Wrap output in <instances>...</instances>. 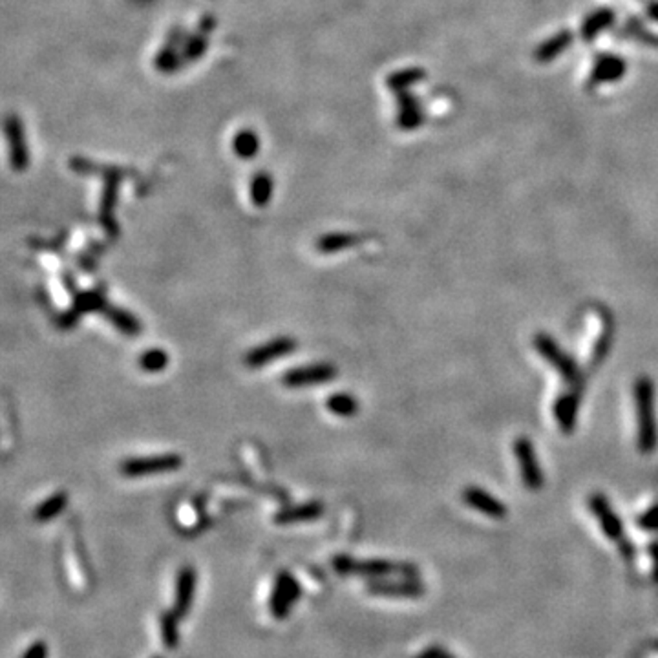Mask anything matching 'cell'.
Returning a JSON list of instances; mask_svg holds the SVG:
<instances>
[{
    "label": "cell",
    "instance_id": "cell-1",
    "mask_svg": "<svg viewBox=\"0 0 658 658\" xmlns=\"http://www.w3.org/2000/svg\"><path fill=\"white\" fill-rule=\"evenodd\" d=\"M635 408L638 450L642 454H651L658 445V424L655 413V384L645 375L635 380Z\"/></svg>",
    "mask_w": 658,
    "mask_h": 658
},
{
    "label": "cell",
    "instance_id": "cell-2",
    "mask_svg": "<svg viewBox=\"0 0 658 658\" xmlns=\"http://www.w3.org/2000/svg\"><path fill=\"white\" fill-rule=\"evenodd\" d=\"M333 567L338 574L368 578H419V568L408 562H389V559H355L348 555L333 558Z\"/></svg>",
    "mask_w": 658,
    "mask_h": 658
},
{
    "label": "cell",
    "instance_id": "cell-3",
    "mask_svg": "<svg viewBox=\"0 0 658 658\" xmlns=\"http://www.w3.org/2000/svg\"><path fill=\"white\" fill-rule=\"evenodd\" d=\"M534 348L564 377L565 382L571 384V386H580L582 377H580V368H578L576 360L567 355L552 336L547 335V333H538L534 336Z\"/></svg>",
    "mask_w": 658,
    "mask_h": 658
},
{
    "label": "cell",
    "instance_id": "cell-4",
    "mask_svg": "<svg viewBox=\"0 0 658 658\" xmlns=\"http://www.w3.org/2000/svg\"><path fill=\"white\" fill-rule=\"evenodd\" d=\"M183 466V457L180 454L150 455V457H132L121 463L119 470L127 478H145L156 473L176 472Z\"/></svg>",
    "mask_w": 658,
    "mask_h": 658
},
{
    "label": "cell",
    "instance_id": "cell-5",
    "mask_svg": "<svg viewBox=\"0 0 658 658\" xmlns=\"http://www.w3.org/2000/svg\"><path fill=\"white\" fill-rule=\"evenodd\" d=\"M300 594H302V589L293 574H289L287 571L276 574L275 587L269 600L271 615L275 616L276 620H285L291 613V607L299 601Z\"/></svg>",
    "mask_w": 658,
    "mask_h": 658
},
{
    "label": "cell",
    "instance_id": "cell-6",
    "mask_svg": "<svg viewBox=\"0 0 658 658\" xmlns=\"http://www.w3.org/2000/svg\"><path fill=\"white\" fill-rule=\"evenodd\" d=\"M514 454H516L517 464H520V473L521 481L529 490H540L543 487V470H541L538 457H536V450L532 446L531 439L525 436L517 437L514 443Z\"/></svg>",
    "mask_w": 658,
    "mask_h": 658
},
{
    "label": "cell",
    "instance_id": "cell-7",
    "mask_svg": "<svg viewBox=\"0 0 658 658\" xmlns=\"http://www.w3.org/2000/svg\"><path fill=\"white\" fill-rule=\"evenodd\" d=\"M336 368L329 362H317V364L302 366L289 370L282 377L285 388H308V386H318V384L331 382L336 377Z\"/></svg>",
    "mask_w": 658,
    "mask_h": 658
},
{
    "label": "cell",
    "instance_id": "cell-8",
    "mask_svg": "<svg viewBox=\"0 0 658 658\" xmlns=\"http://www.w3.org/2000/svg\"><path fill=\"white\" fill-rule=\"evenodd\" d=\"M294 350H296V341H294V338H291V336H276L273 341L266 342V344H262V346L249 351L245 355V359H243V362H245L247 368L258 370V368H264V366L273 362V360H278L282 359V357L291 355Z\"/></svg>",
    "mask_w": 658,
    "mask_h": 658
},
{
    "label": "cell",
    "instance_id": "cell-9",
    "mask_svg": "<svg viewBox=\"0 0 658 658\" xmlns=\"http://www.w3.org/2000/svg\"><path fill=\"white\" fill-rule=\"evenodd\" d=\"M625 70H627V66H625V61L620 55H615V53H600V55H596V59H594V64H592L587 88L589 90H594L598 86L607 85V83L620 81L622 77L625 76Z\"/></svg>",
    "mask_w": 658,
    "mask_h": 658
},
{
    "label": "cell",
    "instance_id": "cell-10",
    "mask_svg": "<svg viewBox=\"0 0 658 658\" xmlns=\"http://www.w3.org/2000/svg\"><path fill=\"white\" fill-rule=\"evenodd\" d=\"M366 591L375 596L395 598H417L424 594V585L419 578H401V580H377L366 585Z\"/></svg>",
    "mask_w": 658,
    "mask_h": 658
},
{
    "label": "cell",
    "instance_id": "cell-11",
    "mask_svg": "<svg viewBox=\"0 0 658 658\" xmlns=\"http://www.w3.org/2000/svg\"><path fill=\"white\" fill-rule=\"evenodd\" d=\"M196 583H198V574L196 568L185 565L181 567L176 578V596H174V613L180 618H185L192 609L194 603V594H196Z\"/></svg>",
    "mask_w": 658,
    "mask_h": 658
},
{
    "label": "cell",
    "instance_id": "cell-12",
    "mask_svg": "<svg viewBox=\"0 0 658 658\" xmlns=\"http://www.w3.org/2000/svg\"><path fill=\"white\" fill-rule=\"evenodd\" d=\"M589 507H591L592 514H594V517L598 520V523H600L603 534H606L609 540L620 543L622 536H624V527H622L620 517L616 516V512L611 508L606 496L592 494L591 499H589Z\"/></svg>",
    "mask_w": 658,
    "mask_h": 658
},
{
    "label": "cell",
    "instance_id": "cell-13",
    "mask_svg": "<svg viewBox=\"0 0 658 658\" xmlns=\"http://www.w3.org/2000/svg\"><path fill=\"white\" fill-rule=\"evenodd\" d=\"M463 501L469 505V507L475 508L478 512L485 514L488 517H494V520H503V517H507V507H505V503L499 501L497 497H494L492 494L483 490V488L478 487H469L463 490Z\"/></svg>",
    "mask_w": 658,
    "mask_h": 658
},
{
    "label": "cell",
    "instance_id": "cell-14",
    "mask_svg": "<svg viewBox=\"0 0 658 658\" xmlns=\"http://www.w3.org/2000/svg\"><path fill=\"white\" fill-rule=\"evenodd\" d=\"M573 41L574 35L568 29H562V31L555 34L541 44H538V48L532 53V57H534L538 64H549V62L556 61L562 53L567 52L568 48L573 46Z\"/></svg>",
    "mask_w": 658,
    "mask_h": 658
},
{
    "label": "cell",
    "instance_id": "cell-15",
    "mask_svg": "<svg viewBox=\"0 0 658 658\" xmlns=\"http://www.w3.org/2000/svg\"><path fill=\"white\" fill-rule=\"evenodd\" d=\"M578 408H580V386L564 393L555 403V417L564 434H571L576 427Z\"/></svg>",
    "mask_w": 658,
    "mask_h": 658
},
{
    "label": "cell",
    "instance_id": "cell-16",
    "mask_svg": "<svg viewBox=\"0 0 658 658\" xmlns=\"http://www.w3.org/2000/svg\"><path fill=\"white\" fill-rule=\"evenodd\" d=\"M616 13L611 8H598V10L591 11V13L583 19L582 26H580V37L583 41H594L600 34H603L606 29H609L615 24Z\"/></svg>",
    "mask_w": 658,
    "mask_h": 658
},
{
    "label": "cell",
    "instance_id": "cell-17",
    "mask_svg": "<svg viewBox=\"0 0 658 658\" xmlns=\"http://www.w3.org/2000/svg\"><path fill=\"white\" fill-rule=\"evenodd\" d=\"M424 123V112L421 103L412 94L401 92L399 94V127L404 130H413Z\"/></svg>",
    "mask_w": 658,
    "mask_h": 658
},
{
    "label": "cell",
    "instance_id": "cell-18",
    "mask_svg": "<svg viewBox=\"0 0 658 658\" xmlns=\"http://www.w3.org/2000/svg\"><path fill=\"white\" fill-rule=\"evenodd\" d=\"M324 514V505L318 501H309L296 507L284 508L275 516V523L278 525H291V523H302V521H315Z\"/></svg>",
    "mask_w": 658,
    "mask_h": 658
},
{
    "label": "cell",
    "instance_id": "cell-19",
    "mask_svg": "<svg viewBox=\"0 0 658 658\" xmlns=\"http://www.w3.org/2000/svg\"><path fill=\"white\" fill-rule=\"evenodd\" d=\"M362 242H364V236L357 232H329L326 236L318 238L315 247L322 255H333V252L346 251L350 247L359 245Z\"/></svg>",
    "mask_w": 658,
    "mask_h": 658
},
{
    "label": "cell",
    "instance_id": "cell-20",
    "mask_svg": "<svg viewBox=\"0 0 658 658\" xmlns=\"http://www.w3.org/2000/svg\"><path fill=\"white\" fill-rule=\"evenodd\" d=\"M618 35L624 38H629V41H635V43L642 44V46L658 50V35L649 31L642 24V20L636 19V17H629V19L625 20L624 26L618 29Z\"/></svg>",
    "mask_w": 658,
    "mask_h": 658
},
{
    "label": "cell",
    "instance_id": "cell-21",
    "mask_svg": "<svg viewBox=\"0 0 658 658\" xmlns=\"http://www.w3.org/2000/svg\"><path fill=\"white\" fill-rule=\"evenodd\" d=\"M68 507V494L64 490L61 492H55L53 496H50L46 501H43L35 508L34 517L35 521L38 523H44V521H50L53 517H57L59 514H62V510Z\"/></svg>",
    "mask_w": 658,
    "mask_h": 658
},
{
    "label": "cell",
    "instance_id": "cell-22",
    "mask_svg": "<svg viewBox=\"0 0 658 658\" xmlns=\"http://www.w3.org/2000/svg\"><path fill=\"white\" fill-rule=\"evenodd\" d=\"M327 410L336 417H355L359 413V401L351 393L338 392L326 401Z\"/></svg>",
    "mask_w": 658,
    "mask_h": 658
},
{
    "label": "cell",
    "instance_id": "cell-23",
    "mask_svg": "<svg viewBox=\"0 0 658 658\" xmlns=\"http://www.w3.org/2000/svg\"><path fill=\"white\" fill-rule=\"evenodd\" d=\"M104 313H106V317L115 327H117L119 331L124 333L128 336H136L141 333V324L134 315L130 313L123 311V309L119 308H103Z\"/></svg>",
    "mask_w": 658,
    "mask_h": 658
},
{
    "label": "cell",
    "instance_id": "cell-24",
    "mask_svg": "<svg viewBox=\"0 0 658 658\" xmlns=\"http://www.w3.org/2000/svg\"><path fill=\"white\" fill-rule=\"evenodd\" d=\"M169 353L162 348H150V350L143 351L141 357H139V368L145 373H162V371L166 370V366H169Z\"/></svg>",
    "mask_w": 658,
    "mask_h": 658
},
{
    "label": "cell",
    "instance_id": "cell-25",
    "mask_svg": "<svg viewBox=\"0 0 658 658\" xmlns=\"http://www.w3.org/2000/svg\"><path fill=\"white\" fill-rule=\"evenodd\" d=\"M180 616L176 615L174 609L171 611H165L159 618V624H162V638L163 644L169 651H174L180 645V629H178V624H180Z\"/></svg>",
    "mask_w": 658,
    "mask_h": 658
},
{
    "label": "cell",
    "instance_id": "cell-26",
    "mask_svg": "<svg viewBox=\"0 0 658 658\" xmlns=\"http://www.w3.org/2000/svg\"><path fill=\"white\" fill-rule=\"evenodd\" d=\"M424 76H427V73H424L421 68H412V70H404V71H399V73H393V76L388 79V85L392 90L404 92L412 85H415V83H419L421 79H424Z\"/></svg>",
    "mask_w": 658,
    "mask_h": 658
},
{
    "label": "cell",
    "instance_id": "cell-27",
    "mask_svg": "<svg viewBox=\"0 0 658 658\" xmlns=\"http://www.w3.org/2000/svg\"><path fill=\"white\" fill-rule=\"evenodd\" d=\"M271 194H273V181H271L269 174H258L252 181V201L256 207H266L269 203Z\"/></svg>",
    "mask_w": 658,
    "mask_h": 658
},
{
    "label": "cell",
    "instance_id": "cell-28",
    "mask_svg": "<svg viewBox=\"0 0 658 658\" xmlns=\"http://www.w3.org/2000/svg\"><path fill=\"white\" fill-rule=\"evenodd\" d=\"M236 152L242 157H251L255 156L256 150H258V143H256L255 136L251 134H242L240 138L236 139Z\"/></svg>",
    "mask_w": 658,
    "mask_h": 658
},
{
    "label": "cell",
    "instance_id": "cell-29",
    "mask_svg": "<svg viewBox=\"0 0 658 658\" xmlns=\"http://www.w3.org/2000/svg\"><path fill=\"white\" fill-rule=\"evenodd\" d=\"M611 346V331H609V327H607L606 331L601 333V336L598 338V344L592 351V364H598L603 360V357L607 355V350Z\"/></svg>",
    "mask_w": 658,
    "mask_h": 658
},
{
    "label": "cell",
    "instance_id": "cell-30",
    "mask_svg": "<svg viewBox=\"0 0 658 658\" xmlns=\"http://www.w3.org/2000/svg\"><path fill=\"white\" fill-rule=\"evenodd\" d=\"M638 525L644 529V531H658V505L649 508L648 512H644L638 520Z\"/></svg>",
    "mask_w": 658,
    "mask_h": 658
},
{
    "label": "cell",
    "instance_id": "cell-31",
    "mask_svg": "<svg viewBox=\"0 0 658 658\" xmlns=\"http://www.w3.org/2000/svg\"><path fill=\"white\" fill-rule=\"evenodd\" d=\"M22 658H48V644L44 640H37L24 651Z\"/></svg>",
    "mask_w": 658,
    "mask_h": 658
},
{
    "label": "cell",
    "instance_id": "cell-32",
    "mask_svg": "<svg viewBox=\"0 0 658 658\" xmlns=\"http://www.w3.org/2000/svg\"><path fill=\"white\" fill-rule=\"evenodd\" d=\"M413 658H454V657H452L448 651H445L443 648H430V649L422 651V653H419L417 657H413Z\"/></svg>",
    "mask_w": 658,
    "mask_h": 658
},
{
    "label": "cell",
    "instance_id": "cell-33",
    "mask_svg": "<svg viewBox=\"0 0 658 658\" xmlns=\"http://www.w3.org/2000/svg\"><path fill=\"white\" fill-rule=\"evenodd\" d=\"M645 13H648L649 19L658 22V0H649L645 4Z\"/></svg>",
    "mask_w": 658,
    "mask_h": 658
},
{
    "label": "cell",
    "instance_id": "cell-34",
    "mask_svg": "<svg viewBox=\"0 0 658 658\" xmlns=\"http://www.w3.org/2000/svg\"><path fill=\"white\" fill-rule=\"evenodd\" d=\"M651 555H653L655 568H657V578H658V545H653V547H651Z\"/></svg>",
    "mask_w": 658,
    "mask_h": 658
},
{
    "label": "cell",
    "instance_id": "cell-35",
    "mask_svg": "<svg viewBox=\"0 0 658 658\" xmlns=\"http://www.w3.org/2000/svg\"><path fill=\"white\" fill-rule=\"evenodd\" d=\"M152 658H163V657H157V655H156V657H152Z\"/></svg>",
    "mask_w": 658,
    "mask_h": 658
}]
</instances>
